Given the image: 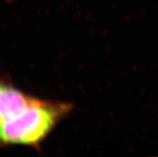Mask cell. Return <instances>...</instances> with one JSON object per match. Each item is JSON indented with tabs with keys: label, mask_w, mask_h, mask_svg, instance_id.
<instances>
[{
	"label": "cell",
	"mask_w": 158,
	"mask_h": 157,
	"mask_svg": "<svg viewBox=\"0 0 158 157\" xmlns=\"http://www.w3.org/2000/svg\"><path fill=\"white\" fill-rule=\"evenodd\" d=\"M72 109L70 103L35 98L25 111L0 126V147L25 145L40 150L43 141Z\"/></svg>",
	"instance_id": "obj_1"
},
{
	"label": "cell",
	"mask_w": 158,
	"mask_h": 157,
	"mask_svg": "<svg viewBox=\"0 0 158 157\" xmlns=\"http://www.w3.org/2000/svg\"><path fill=\"white\" fill-rule=\"evenodd\" d=\"M34 99L9 81L0 80V126L25 111Z\"/></svg>",
	"instance_id": "obj_2"
}]
</instances>
